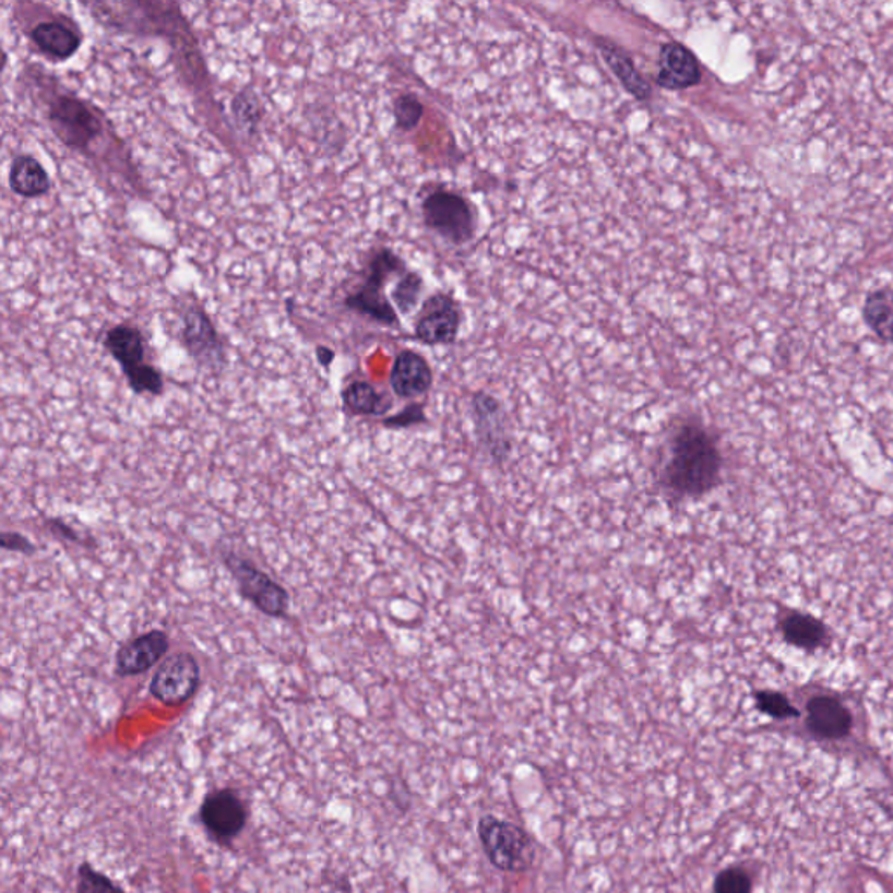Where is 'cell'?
Listing matches in <instances>:
<instances>
[{
    "mask_svg": "<svg viewBox=\"0 0 893 893\" xmlns=\"http://www.w3.org/2000/svg\"><path fill=\"white\" fill-rule=\"evenodd\" d=\"M201 822L213 837L230 842L247 824V808L235 790H217L204 799Z\"/></svg>",
    "mask_w": 893,
    "mask_h": 893,
    "instance_id": "9c48e42d",
    "label": "cell"
},
{
    "mask_svg": "<svg viewBox=\"0 0 893 893\" xmlns=\"http://www.w3.org/2000/svg\"><path fill=\"white\" fill-rule=\"evenodd\" d=\"M422 112H425V107H422L421 102L417 100L416 96H400L398 100L395 102L396 127L404 131L413 130V128L417 127V122L421 121Z\"/></svg>",
    "mask_w": 893,
    "mask_h": 893,
    "instance_id": "484cf974",
    "label": "cell"
},
{
    "mask_svg": "<svg viewBox=\"0 0 893 893\" xmlns=\"http://www.w3.org/2000/svg\"><path fill=\"white\" fill-rule=\"evenodd\" d=\"M426 226L442 236L449 243L464 245L475 235L477 222L472 206L463 195L449 191L431 192L422 201Z\"/></svg>",
    "mask_w": 893,
    "mask_h": 893,
    "instance_id": "3957f363",
    "label": "cell"
},
{
    "mask_svg": "<svg viewBox=\"0 0 893 893\" xmlns=\"http://www.w3.org/2000/svg\"><path fill=\"white\" fill-rule=\"evenodd\" d=\"M317 356L318 361H320L323 367H330V364H332V360H334L335 355L332 349H329V347L320 346L317 349Z\"/></svg>",
    "mask_w": 893,
    "mask_h": 893,
    "instance_id": "1f68e13d",
    "label": "cell"
},
{
    "mask_svg": "<svg viewBox=\"0 0 893 893\" xmlns=\"http://www.w3.org/2000/svg\"><path fill=\"white\" fill-rule=\"evenodd\" d=\"M478 836L490 862L501 871L521 872L534 862L533 840L521 825L487 815L478 824Z\"/></svg>",
    "mask_w": 893,
    "mask_h": 893,
    "instance_id": "7a4b0ae2",
    "label": "cell"
},
{
    "mask_svg": "<svg viewBox=\"0 0 893 893\" xmlns=\"http://www.w3.org/2000/svg\"><path fill=\"white\" fill-rule=\"evenodd\" d=\"M233 114L239 127L248 131L255 130L262 119L261 102L257 98L255 93L248 92V90L239 93L233 102Z\"/></svg>",
    "mask_w": 893,
    "mask_h": 893,
    "instance_id": "603a6c76",
    "label": "cell"
},
{
    "mask_svg": "<svg viewBox=\"0 0 893 893\" xmlns=\"http://www.w3.org/2000/svg\"><path fill=\"white\" fill-rule=\"evenodd\" d=\"M183 344L198 364L218 370L224 365V346L212 320L200 308L187 309L183 314Z\"/></svg>",
    "mask_w": 893,
    "mask_h": 893,
    "instance_id": "30bf717a",
    "label": "cell"
},
{
    "mask_svg": "<svg viewBox=\"0 0 893 893\" xmlns=\"http://www.w3.org/2000/svg\"><path fill=\"white\" fill-rule=\"evenodd\" d=\"M422 279L419 274L408 273L404 278L400 279L395 290H393V300L398 306L400 312L408 314L416 308L417 299L421 296Z\"/></svg>",
    "mask_w": 893,
    "mask_h": 893,
    "instance_id": "d4e9b609",
    "label": "cell"
},
{
    "mask_svg": "<svg viewBox=\"0 0 893 893\" xmlns=\"http://www.w3.org/2000/svg\"><path fill=\"white\" fill-rule=\"evenodd\" d=\"M862 318L866 325L885 343L893 344V291L880 288L869 294L864 302Z\"/></svg>",
    "mask_w": 893,
    "mask_h": 893,
    "instance_id": "ffe728a7",
    "label": "cell"
},
{
    "mask_svg": "<svg viewBox=\"0 0 893 893\" xmlns=\"http://www.w3.org/2000/svg\"><path fill=\"white\" fill-rule=\"evenodd\" d=\"M9 183L17 195L39 198L49 191L48 171L32 156H20L13 160L9 171Z\"/></svg>",
    "mask_w": 893,
    "mask_h": 893,
    "instance_id": "ac0fdd59",
    "label": "cell"
},
{
    "mask_svg": "<svg viewBox=\"0 0 893 893\" xmlns=\"http://www.w3.org/2000/svg\"><path fill=\"white\" fill-rule=\"evenodd\" d=\"M0 545H2V548H5V550L22 551V553H26V556H32L35 551L34 545H32L25 536L17 533L2 534Z\"/></svg>",
    "mask_w": 893,
    "mask_h": 893,
    "instance_id": "f546056e",
    "label": "cell"
},
{
    "mask_svg": "<svg viewBox=\"0 0 893 893\" xmlns=\"http://www.w3.org/2000/svg\"><path fill=\"white\" fill-rule=\"evenodd\" d=\"M128 382H130L131 390L142 395V393H151V395H160L165 382L151 365H140L136 369L127 372Z\"/></svg>",
    "mask_w": 893,
    "mask_h": 893,
    "instance_id": "cb8c5ba5",
    "label": "cell"
},
{
    "mask_svg": "<svg viewBox=\"0 0 893 893\" xmlns=\"http://www.w3.org/2000/svg\"><path fill=\"white\" fill-rule=\"evenodd\" d=\"M391 388L400 398H417L430 391L433 372L428 361L414 352H402L391 369Z\"/></svg>",
    "mask_w": 893,
    "mask_h": 893,
    "instance_id": "5bb4252c",
    "label": "cell"
},
{
    "mask_svg": "<svg viewBox=\"0 0 893 893\" xmlns=\"http://www.w3.org/2000/svg\"><path fill=\"white\" fill-rule=\"evenodd\" d=\"M200 679L198 659L189 653H177L157 668L151 681V693L168 707H178L194 696Z\"/></svg>",
    "mask_w": 893,
    "mask_h": 893,
    "instance_id": "52a82bcc",
    "label": "cell"
},
{
    "mask_svg": "<svg viewBox=\"0 0 893 893\" xmlns=\"http://www.w3.org/2000/svg\"><path fill=\"white\" fill-rule=\"evenodd\" d=\"M344 405L347 410L358 416H381L391 408V402L386 396L381 395L372 384L365 381H356L344 390Z\"/></svg>",
    "mask_w": 893,
    "mask_h": 893,
    "instance_id": "44dd1931",
    "label": "cell"
},
{
    "mask_svg": "<svg viewBox=\"0 0 893 893\" xmlns=\"http://www.w3.org/2000/svg\"><path fill=\"white\" fill-rule=\"evenodd\" d=\"M808 726L819 737L840 738L850 729V714L837 700L820 696L808 705Z\"/></svg>",
    "mask_w": 893,
    "mask_h": 893,
    "instance_id": "9a60e30c",
    "label": "cell"
},
{
    "mask_svg": "<svg viewBox=\"0 0 893 893\" xmlns=\"http://www.w3.org/2000/svg\"><path fill=\"white\" fill-rule=\"evenodd\" d=\"M422 422H426V416L421 404L408 405L396 416L384 419V426L388 428H408V426L422 425Z\"/></svg>",
    "mask_w": 893,
    "mask_h": 893,
    "instance_id": "83f0119b",
    "label": "cell"
},
{
    "mask_svg": "<svg viewBox=\"0 0 893 893\" xmlns=\"http://www.w3.org/2000/svg\"><path fill=\"white\" fill-rule=\"evenodd\" d=\"M759 707L763 709L766 714L773 717H785V716H793L796 714L794 709L790 707L789 702L782 696V694L776 693H763L759 694Z\"/></svg>",
    "mask_w": 893,
    "mask_h": 893,
    "instance_id": "f1b7e54d",
    "label": "cell"
},
{
    "mask_svg": "<svg viewBox=\"0 0 893 893\" xmlns=\"http://www.w3.org/2000/svg\"><path fill=\"white\" fill-rule=\"evenodd\" d=\"M402 270H404V262L400 261L395 253L390 250H381L378 255L373 257L364 287L356 291L355 296L347 297V308L367 314L386 325H395L398 318L386 297L382 296V287L391 274Z\"/></svg>",
    "mask_w": 893,
    "mask_h": 893,
    "instance_id": "5b68a950",
    "label": "cell"
},
{
    "mask_svg": "<svg viewBox=\"0 0 893 893\" xmlns=\"http://www.w3.org/2000/svg\"><path fill=\"white\" fill-rule=\"evenodd\" d=\"M226 565L236 580L239 594L259 611L271 618H283L290 607V595L270 574L241 557L227 556Z\"/></svg>",
    "mask_w": 893,
    "mask_h": 893,
    "instance_id": "277c9868",
    "label": "cell"
},
{
    "mask_svg": "<svg viewBox=\"0 0 893 893\" xmlns=\"http://www.w3.org/2000/svg\"><path fill=\"white\" fill-rule=\"evenodd\" d=\"M48 527L61 538L70 539V541H78L79 539L78 533L61 521H48Z\"/></svg>",
    "mask_w": 893,
    "mask_h": 893,
    "instance_id": "4dcf8cb0",
    "label": "cell"
},
{
    "mask_svg": "<svg viewBox=\"0 0 893 893\" xmlns=\"http://www.w3.org/2000/svg\"><path fill=\"white\" fill-rule=\"evenodd\" d=\"M169 650V639L163 630L139 635L127 642L116 655V674L121 677L139 676L159 664Z\"/></svg>",
    "mask_w": 893,
    "mask_h": 893,
    "instance_id": "8fae6325",
    "label": "cell"
},
{
    "mask_svg": "<svg viewBox=\"0 0 893 893\" xmlns=\"http://www.w3.org/2000/svg\"><path fill=\"white\" fill-rule=\"evenodd\" d=\"M49 118L55 133L70 147L84 148L100 133L98 118L78 98L61 96L52 102Z\"/></svg>",
    "mask_w": 893,
    "mask_h": 893,
    "instance_id": "ba28073f",
    "label": "cell"
},
{
    "mask_svg": "<svg viewBox=\"0 0 893 893\" xmlns=\"http://www.w3.org/2000/svg\"><path fill=\"white\" fill-rule=\"evenodd\" d=\"M32 40L40 51L57 60H69L81 48L78 32L58 22H44L32 31Z\"/></svg>",
    "mask_w": 893,
    "mask_h": 893,
    "instance_id": "2e32d148",
    "label": "cell"
},
{
    "mask_svg": "<svg viewBox=\"0 0 893 893\" xmlns=\"http://www.w3.org/2000/svg\"><path fill=\"white\" fill-rule=\"evenodd\" d=\"M785 638L793 642L794 646L811 650L824 642V627L810 616L796 615L787 620L784 627Z\"/></svg>",
    "mask_w": 893,
    "mask_h": 893,
    "instance_id": "7402d4cb",
    "label": "cell"
},
{
    "mask_svg": "<svg viewBox=\"0 0 893 893\" xmlns=\"http://www.w3.org/2000/svg\"><path fill=\"white\" fill-rule=\"evenodd\" d=\"M79 892L81 893H124L116 883L95 871L90 864H83L79 869Z\"/></svg>",
    "mask_w": 893,
    "mask_h": 893,
    "instance_id": "4316f807",
    "label": "cell"
},
{
    "mask_svg": "<svg viewBox=\"0 0 893 893\" xmlns=\"http://www.w3.org/2000/svg\"><path fill=\"white\" fill-rule=\"evenodd\" d=\"M721 454L703 426L686 422L668 437L659 484L674 498H696L716 486Z\"/></svg>",
    "mask_w": 893,
    "mask_h": 893,
    "instance_id": "6da1fadb",
    "label": "cell"
},
{
    "mask_svg": "<svg viewBox=\"0 0 893 893\" xmlns=\"http://www.w3.org/2000/svg\"><path fill=\"white\" fill-rule=\"evenodd\" d=\"M105 347L110 355L121 365L124 373L144 365L145 344L144 337L139 330L133 326L118 325L109 330L105 337Z\"/></svg>",
    "mask_w": 893,
    "mask_h": 893,
    "instance_id": "e0dca14e",
    "label": "cell"
},
{
    "mask_svg": "<svg viewBox=\"0 0 893 893\" xmlns=\"http://www.w3.org/2000/svg\"><path fill=\"white\" fill-rule=\"evenodd\" d=\"M598 48H600L607 66L612 70V74L620 79L624 90L639 100H646L647 96L651 95L650 84L639 74L630 57H627L620 48H616L611 43H604V40L598 44Z\"/></svg>",
    "mask_w": 893,
    "mask_h": 893,
    "instance_id": "d6986e66",
    "label": "cell"
},
{
    "mask_svg": "<svg viewBox=\"0 0 893 893\" xmlns=\"http://www.w3.org/2000/svg\"><path fill=\"white\" fill-rule=\"evenodd\" d=\"M702 81V69L699 60L690 49L679 43L664 44L659 49L658 74L656 84L665 90H688Z\"/></svg>",
    "mask_w": 893,
    "mask_h": 893,
    "instance_id": "4fadbf2b",
    "label": "cell"
},
{
    "mask_svg": "<svg viewBox=\"0 0 893 893\" xmlns=\"http://www.w3.org/2000/svg\"><path fill=\"white\" fill-rule=\"evenodd\" d=\"M472 413L481 451L489 455L492 463L503 466L512 452L508 416L503 405L489 393L478 391L472 400Z\"/></svg>",
    "mask_w": 893,
    "mask_h": 893,
    "instance_id": "8992f818",
    "label": "cell"
},
{
    "mask_svg": "<svg viewBox=\"0 0 893 893\" xmlns=\"http://www.w3.org/2000/svg\"><path fill=\"white\" fill-rule=\"evenodd\" d=\"M460 311L454 300L446 296H433L425 303L421 318L417 320L416 335L421 343L430 346L451 344L460 332Z\"/></svg>",
    "mask_w": 893,
    "mask_h": 893,
    "instance_id": "7c38bea8",
    "label": "cell"
}]
</instances>
